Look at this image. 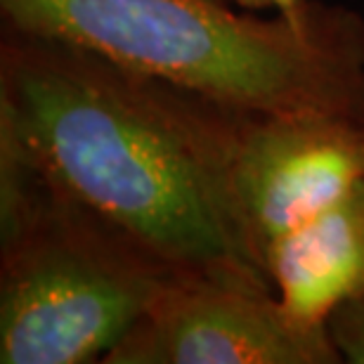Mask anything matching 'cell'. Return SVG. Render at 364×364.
Wrapping results in <instances>:
<instances>
[{
    "mask_svg": "<svg viewBox=\"0 0 364 364\" xmlns=\"http://www.w3.org/2000/svg\"><path fill=\"white\" fill-rule=\"evenodd\" d=\"M0 114L69 194L176 274L267 279L225 178L230 109L74 43L5 28Z\"/></svg>",
    "mask_w": 364,
    "mask_h": 364,
    "instance_id": "6da1fadb",
    "label": "cell"
},
{
    "mask_svg": "<svg viewBox=\"0 0 364 364\" xmlns=\"http://www.w3.org/2000/svg\"><path fill=\"white\" fill-rule=\"evenodd\" d=\"M225 0H0L5 28L74 43L242 114L364 121V19L319 5L310 24Z\"/></svg>",
    "mask_w": 364,
    "mask_h": 364,
    "instance_id": "7a4b0ae2",
    "label": "cell"
},
{
    "mask_svg": "<svg viewBox=\"0 0 364 364\" xmlns=\"http://www.w3.org/2000/svg\"><path fill=\"white\" fill-rule=\"evenodd\" d=\"M173 274L69 194L0 114V362H105Z\"/></svg>",
    "mask_w": 364,
    "mask_h": 364,
    "instance_id": "3957f363",
    "label": "cell"
},
{
    "mask_svg": "<svg viewBox=\"0 0 364 364\" xmlns=\"http://www.w3.org/2000/svg\"><path fill=\"white\" fill-rule=\"evenodd\" d=\"M107 364H336L329 331L287 315L249 272L173 274Z\"/></svg>",
    "mask_w": 364,
    "mask_h": 364,
    "instance_id": "277c9868",
    "label": "cell"
},
{
    "mask_svg": "<svg viewBox=\"0 0 364 364\" xmlns=\"http://www.w3.org/2000/svg\"><path fill=\"white\" fill-rule=\"evenodd\" d=\"M225 178L244 235L265 267V251L277 237L364 182V121L230 112Z\"/></svg>",
    "mask_w": 364,
    "mask_h": 364,
    "instance_id": "5b68a950",
    "label": "cell"
},
{
    "mask_svg": "<svg viewBox=\"0 0 364 364\" xmlns=\"http://www.w3.org/2000/svg\"><path fill=\"white\" fill-rule=\"evenodd\" d=\"M265 272L291 319L326 329L341 305L364 294V182L277 237L265 251Z\"/></svg>",
    "mask_w": 364,
    "mask_h": 364,
    "instance_id": "8992f818",
    "label": "cell"
},
{
    "mask_svg": "<svg viewBox=\"0 0 364 364\" xmlns=\"http://www.w3.org/2000/svg\"><path fill=\"white\" fill-rule=\"evenodd\" d=\"M326 331L341 362L364 364V294L341 305L326 322Z\"/></svg>",
    "mask_w": 364,
    "mask_h": 364,
    "instance_id": "52a82bcc",
    "label": "cell"
},
{
    "mask_svg": "<svg viewBox=\"0 0 364 364\" xmlns=\"http://www.w3.org/2000/svg\"><path fill=\"white\" fill-rule=\"evenodd\" d=\"M235 5L249 7V10H274L279 17L289 19L291 24H310L322 3H310V0H235Z\"/></svg>",
    "mask_w": 364,
    "mask_h": 364,
    "instance_id": "ba28073f",
    "label": "cell"
},
{
    "mask_svg": "<svg viewBox=\"0 0 364 364\" xmlns=\"http://www.w3.org/2000/svg\"><path fill=\"white\" fill-rule=\"evenodd\" d=\"M225 3H235V0H225Z\"/></svg>",
    "mask_w": 364,
    "mask_h": 364,
    "instance_id": "9c48e42d",
    "label": "cell"
}]
</instances>
